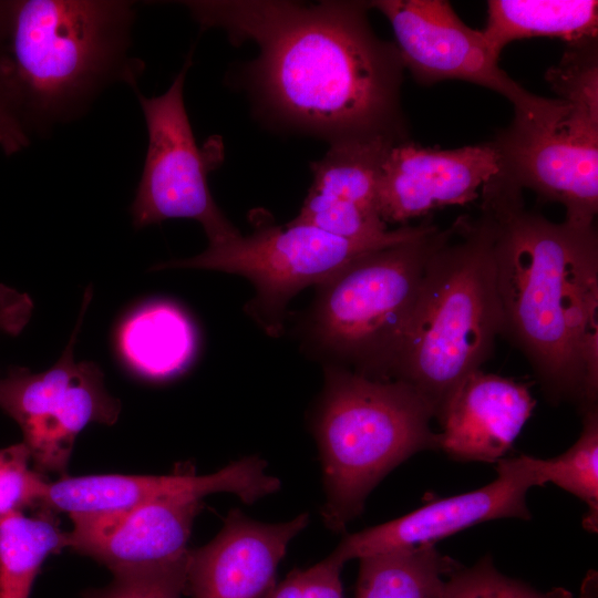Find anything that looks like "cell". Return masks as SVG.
Wrapping results in <instances>:
<instances>
[{
	"label": "cell",
	"instance_id": "cb8c5ba5",
	"mask_svg": "<svg viewBox=\"0 0 598 598\" xmlns=\"http://www.w3.org/2000/svg\"><path fill=\"white\" fill-rule=\"evenodd\" d=\"M437 598H573L570 591L556 587L538 591L527 584L503 575L491 556L471 567H458L443 580Z\"/></svg>",
	"mask_w": 598,
	"mask_h": 598
},
{
	"label": "cell",
	"instance_id": "2e32d148",
	"mask_svg": "<svg viewBox=\"0 0 598 598\" xmlns=\"http://www.w3.org/2000/svg\"><path fill=\"white\" fill-rule=\"evenodd\" d=\"M308 524L307 513L270 524L230 511L216 537L188 550L184 594L192 598H264L275 585L289 543Z\"/></svg>",
	"mask_w": 598,
	"mask_h": 598
},
{
	"label": "cell",
	"instance_id": "f1b7e54d",
	"mask_svg": "<svg viewBox=\"0 0 598 598\" xmlns=\"http://www.w3.org/2000/svg\"><path fill=\"white\" fill-rule=\"evenodd\" d=\"M598 596V575L596 570H589L585 576L578 598H597Z\"/></svg>",
	"mask_w": 598,
	"mask_h": 598
},
{
	"label": "cell",
	"instance_id": "5bb4252c",
	"mask_svg": "<svg viewBox=\"0 0 598 598\" xmlns=\"http://www.w3.org/2000/svg\"><path fill=\"white\" fill-rule=\"evenodd\" d=\"M497 477L475 491L427 503L396 519L346 536L331 554L343 565L351 559L421 545H435L473 525L499 519H530L526 494L535 487L518 457L501 458Z\"/></svg>",
	"mask_w": 598,
	"mask_h": 598
},
{
	"label": "cell",
	"instance_id": "83f0119b",
	"mask_svg": "<svg viewBox=\"0 0 598 598\" xmlns=\"http://www.w3.org/2000/svg\"><path fill=\"white\" fill-rule=\"evenodd\" d=\"M32 311L29 295L0 283V332L19 334L30 321Z\"/></svg>",
	"mask_w": 598,
	"mask_h": 598
},
{
	"label": "cell",
	"instance_id": "44dd1931",
	"mask_svg": "<svg viewBox=\"0 0 598 598\" xmlns=\"http://www.w3.org/2000/svg\"><path fill=\"white\" fill-rule=\"evenodd\" d=\"M359 561L355 598H437L445 577L460 567L432 544L382 551Z\"/></svg>",
	"mask_w": 598,
	"mask_h": 598
},
{
	"label": "cell",
	"instance_id": "603a6c76",
	"mask_svg": "<svg viewBox=\"0 0 598 598\" xmlns=\"http://www.w3.org/2000/svg\"><path fill=\"white\" fill-rule=\"evenodd\" d=\"M582 430L578 440L554 458L522 454L519 458L535 486L553 483L587 504L582 525L588 532L598 529V406L584 410Z\"/></svg>",
	"mask_w": 598,
	"mask_h": 598
},
{
	"label": "cell",
	"instance_id": "7c38bea8",
	"mask_svg": "<svg viewBox=\"0 0 598 598\" xmlns=\"http://www.w3.org/2000/svg\"><path fill=\"white\" fill-rule=\"evenodd\" d=\"M499 171L492 141L452 150L424 147L409 140L396 143L381 165L379 215L386 225L403 226L442 206L472 203Z\"/></svg>",
	"mask_w": 598,
	"mask_h": 598
},
{
	"label": "cell",
	"instance_id": "277c9868",
	"mask_svg": "<svg viewBox=\"0 0 598 598\" xmlns=\"http://www.w3.org/2000/svg\"><path fill=\"white\" fill-rule=\"evenodd\" d=\"M453 225L426 264L391 375L421 394L435 419L457 385L492 357L502 332L492 224L480 210Z\"/></svg>",
	"mask_w": 598,
	"mask_h": 598
},
{
	"label": "cell",
	"instance_id": "5b68a950",
	"mask_svg": "<svg viewBox=\"0 0 598 598\" xmlns=\"http://www.w3.org/2000/svg\"><path fill=\"white\" fill-rule=\"evenodd\" d=\"M324 378L312 423L326 489L321 515L341 532L389 472L415 453L440 450V436L432 406L408 383L331 364Z\"/></svg>",
	"mask_w": 598,
	"mask_h": 598
},
{
	"label": "cell",
	"instance_id": "9a60e30c",
	"mask_svg": "<svg viewBox=\"0 0 598 598\" xmlns=\"http://www.w3.org/2000/svg\"><path fill=\"white\" fill-rule=\"evenodd\" d=\"M202 499L168 497L123 511L72 515V550L107 567L113 575L184 559Z\"/></svg>",
	"mask_w": 598,
	"mask_h": 598
},
{
	"label": "cell",
	"instance_id": "9c48e42d",
	"mask_svg": "<svg viewBox=\"0 0 598 598\" xmlns=\"http://www.w3.org/2000/svg\"><path fill=\"white\" fill-rule=\"evenodd\" d=\"M390 22L404 69L423 85L461 80L489 89L514 106L513 124L544 127L568 111L561 99H547L525 90L498 65V58L482 30L465 24L447 1H369Z\"/></svg>",
	"mask_w": 598,
	"mask_h": 598
},
{
	"label": "cell",
	"instance_id": "7a4b0ae2",
	"mask_svg": "<svg viewBox=\"0 0 598 598\" xmlns=\"http://www.w3.org/2000/svg\"><path fill=\"white\" fill-rule=\"evenodd\" d=\"M494 235L501 336L529 363L548 401L584 410L598 399V236L528 209L496 174L481 189Z\"/></svg>",
	"mask_w": 598,
	"mask_h": 598
},
{
	"label": "cell",
	"instance_id": "484cf974",
	"mask_svg": "<svg viewBox=\"0 0 598 598\" xmlns=\"http://www.w3.org/2000/svg\"><path fill=\"white\" fill-rule=\"evenodd\" d=\"M186 561L187 556L153 568L113 575L111 584L86 590L83 598H181L185 591Z\"/></svg>",
	"mask_w": 598,
	"mask_h": 598
},
{
	"label": "cell",
	"instance_id": "ba28073f",
	"mask_svg": "<svg viewBox=\"0 0 598 598\" xmlns=\"http://www.w3.org/2000/svg\"><path fill=\"white\" fill-rule=\"evenodd\" d=\"M192 52L173 83L161 95L147 97L134 89L147 132L142 175L130 213L136 228L186 218L198 221L208 245L240 235L214 200L208 175L223 158L219 140L200 147L184 102V85Z\"/></svg>",
	"mask_w": 598,
	"mask_h": 598
},
{
	"label": "cell",
	"instance_id": "d6986e66",
	"mask_svg": "<svg viewBox=\"0 0 598 598\" xmlns=\"http://www.w3.org/2000/svg\"><path fill=\"white\" fill-rule=\"evenodd\" d=\"M118 343L130 367L141 375L163 380L192 361L196 334L187 316L168 302H153L123 323Z\"/></svg>",
	"mask_w": 598,
	"mask_h": 598
},
{
	"label": "cell",
	"instance_id": "7402d4cb",
	"mask_svg": "<svg viewBox=\"0 0 598 598\" xmlns=\"http://www.w3.org/2000/svg\"><path fill=\"white\" fill-rule=\"evenodd\" d=\"M54 513H17L0 519V598H29L44 559L68 548Z\"/></svg>",
	"mask_w": 598,
	"mask_h": 598
},
{
	"label": "cell",
	"instance_id": "ac0fdd59",
	"mask_svg": "<svg viewBox=\"0 0 598 598\" xmlns=\"http://www.w3.org/2000/svg\"><path fill=\"white\" fill-rule=\"evenodd\" d=\"M536 401L528 385L477 370L440 410V450L457 461L496 463L512 447Z\"/></svg>",
	"mask_w": 598,
	"mask_h": 598
},
{
	"label": "cell",
	"instance_id": "30bf717a",
	"mask_svg": "<svg viewBox=\"0 0 598 598\" xmlns=\"http://www.w3.org/2000/svg\"><path fill=\"white\" fill-rule=\"evenodd\" d=\"M91 297L87 288L75 330L54 365L40 373L13 368L0 378V409L19 424L33 468L43 475H68L80 432L91 423L112 425L121 412V402L107 392L100 367L74 360L73 348Z\"/></svg>",
	"mask_w": 598,
	"mask_h": 598
},
{
	"label": "cell",
	"instance_id": "3957f363",
	"mask_svg": "<svg viewBox=\"0 0 598 598\" xmlns=\"http://www.w3.org/2000/svg\"><path fill=\"white\" fill-rule=\"evenodd\" d=\"M134 19L132 1H0V148L81 117L112 84L137 89Z\"/></svg>",
	"mask_w": 598,
	"mask_h": 598
},
{
	"label": "cell",
	"instance_id": "52a82bcc",
	"mask_svg": "<svg viewBox=\"0 0 598 598\" xmlns=\"http://www.w3.org/2000/svg\"><path fill=\"white\" fill-rule=\"evenodd\" d=\"M433 225L424 218L415 226L393 228L381 238L350 239L292 219L285 226H264L248 236L208 245L196 256L162 262L154 269L196 268L247 278L255 296L245 310L266 333L277 337L288 303L302 289L318 286L368 251L414 238Z\"/></svg>",
	"mask_w": 598,
	"mask_h": 598
},
{
	"label": "cell",
	"instance_id": "d4e9b609",
	"mask_svg": "<svg viewBox=\"0 0 598 598\" xmlns=\"http://www.w3.org/2000/svg\"><path fill=\"white\" fill-rule=\"evenodd\" d=\"M30 465V451L23 442L0 448V519L39 508L50 481Z\"/></svg>",
	"mask_w": 598,
	"mask_h": 598
},
{
	"label": "cell",
	"instance_id": "6da1fadb",
	"mask_svg": "<svg viewBox=\"0 0 598 598\" xmlns=\"http://www.w3.org/2000/svg\"><path fill=\"white\" fill-rule=\"evenodd\" d=\"M203 30L251 41L246 68L257 106L277 125L323 138L409 140L401 106L404 66L394 42L373 31L369 1L181 2Z\"/></svg>",
	"mask_w": 598,
	"mask_h": 598
},
{
	"label": "cell",
	"instance_id": "e0dca14e",
	"mask_svg": "<svg viewBox=\"0 0 598 598\" xmlns=\"http://www.w3.org/2000/svg\"><path fill=\"white\" fill-rule=\"evenodd\" d=\"M396 143L389 137L337 141L311 164L312 184L293 218L350 239L386 236L391 229L378 210V182L383 159Z\"/></svg>",
	"mask_w": 598,
	"mask_h": 598
},
{
	"label": "cell",
	"instance_id": "4fadbf2b",
	"mask_svg": "<svg viewBox=\"0 0 598 598\" xmlns=\"http://www.w3.org/2000/svg\"><path fill=\"white\" fill-rule=\"evenodd\" d=\"M279 487V480L267 474L265 461L249 456L208 475H197L193 468L163 476L65 475L48 483L38 509L69 516L102 514L168 497L202 499L214 493H231L252 504Z\"/></svg>",
	"mask_w": 598,
	"mask_h": 598
},
{
	"label": "cell",
	"instance_id": "ffe728a7",
	"mask_svg": "<svg viewBox=\"0 0 598 598\" xmlns=\"http://www.w3.org/2000/svg\"><path fill=\"white\" fill-rule=\"evenodd\" d=\"M598 2L595 0H489L482 30L499 56L511 42L534 37H557L567 43L597 38Z\"/></svg>",
	"mask_w": 598,
	"mask_h": 598
},
{
	"label": "cell",
	"instance_id": "4316f807",
	"mask_svg": "<svg viewBox=\"0 0 598 598\" xmlns=\"http://www.w3.org/2000/svg\"><path fill=\"white\" fill-rule=\"evenodd\" d=\"M343 564L331 554L306 569H293L264 598H344L340 573Z\"/></svg>",
	"mask_w": 598,
	"mask_h": 598
},
{
	"label": "cell",
	"instance_id": "8fae6325",
	"mask_svg": "<svg viewBox=\"0 0 598 598\" xmlns=\"http://www.w3.org/2000/svg\"><path fill=\"white\" fill-rule=\"evenodd\" d=\"M565 116L543 128L511 124L492 143L499 173L542 200L565 207V220L595 225L598 212V93L574 92Z\"/></svg>",
	"mask_w": 598,
	"mask_h": 598
},
{
	"label": "cell",
	"instance_id": "8992f818",
	"mask_svg": "<svg viewBox=\"0 0 598 598\" xmlns=\"http://www.w3.org/2000/svg\"><path fill=\"white\" fill-rule=\"evenodd\" d=\"M454 225L368 251L317 287L302 334L328 364L391 379L426 264Z\"/></svg>",
	"mask_w": 598,
	"mask_h": 598
}]
</instances>
